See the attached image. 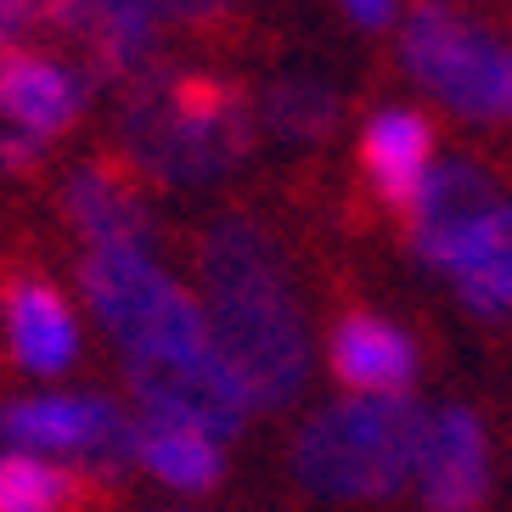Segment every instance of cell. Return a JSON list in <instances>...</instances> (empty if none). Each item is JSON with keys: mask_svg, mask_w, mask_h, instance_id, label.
<instances>
[{"mask_svg": "<svg viewBox=\"0 0 512 512\" xmlns=\"http://www.w3.org/2000/svg\"><path fill=\"white\" fill-rule=\"evenodd\" d=\"M34 17H40V6H29V0H0V51H12V40Z\"/></svg>", "mask_w": 512, "mask_h": 512, "instance_id": "cell-21", "label": "cell"}, {"mask_svg": "<svg viewBox=\"0 0 512 512\" xmlns=\"http://www.w3.org/2000/svg\"><path fill=\"white\" fill-rule=\"evenodd\" d=\"M428 158H434V130L422 113L411 107H383L361 136V164L372 192L389 203V209L411 214L422 197V181H428Z\"/></svg>", "mask_w": 512, "mask_h": 512, "instance_id": "cell-13", "label": "cell"}, {"mask_svg": "<svg viewBox=\"0 0 512 512\" xmlns=\"http://www.w3.org/2000/svg\"><path fill=\"white\" fill-rule=\"evenodd\" d=\"M327 361L332 377L355 394H372V400H389V394H406L417 383V344L394 321L372 316V310H349L327 338Z\"/></svg>", "mask_w": 512, "mask_h": 512, "instance_id": "cell-12", "label": "cell"}, {"mask_svg": "<svg viewBox=\"0 0 512 512\" xmlns=\"http://www.w3.org/2000/svg\"><path fill=\"white\" fill-rule=\"evenodd\" d=\"M62 209H68L74 231L85 237V248H102V242H152L147 209H141V186L119 164H85L79 175H68Z\"/></svg>", "mask_w": 512, "mask_h": 512, "instance_id": "cell-14", "label": "cell"}, {"mask_svg": "<svg viewBox=\"0 0 512 512\" xmlns=\"http://www.w3.org/2000/svg\"><path fill=\"white\" fill-rule=\"evenodd\" d=\"M0 316H6V349L12 361L34 377H57L79 355V321L46 276H12L0 293Z\"/></svg>", "mask_w": 512, "mask_h": 512, "instance_id": "cell-11", "label": "cell"}, {"mask_svg": "<svg viewBox=\"0 0 512 512\" xmlns=\"http://www.w3.org/2000/svg\"><path fill=\"white\" fill-rule=\"evenodd\" d=\"M130 141L141 169L164 181H214L248 152V102L231 79L214 74L141 79Z\"/></svg>", "mask_w": 512, "mask_h": 512, "instance_id": "cell-4", "label": "cell"}, {"mask_svg": "<svg viewBox=\"0 0 512 512\" xmlns=\"http://www.w3.org/2000/svg\"><path fill=\"white\" fill-rule=\"evenodd\" d=\"M428 417L411 394H349L338 406L316 411L293 445V473L316 496L338 501H383L417 473V451Z\"/></svg>", "mask_w": 512, "mask_h": 512, "instance_id": "cell-3", "label": "cell"}, {"mask_svg": "<svg viewBox=\"0 0 512 512\" xmlns=\"http://www.w3.org/2000/svg\"><path fill=\"white\" fill-rule=\"evenodd\" d=\"M400 57H406L411 79L428 85L451 113L479 119V124L507 119V102H501V91H507V51L484 29H473L467 17L445 12V6L411 12Z\"/></svg>", "mask_w": 512, "mask_h": 512, "instance_id": "cell-5", "label": "cell"}, {"mask_svg": "<svg viewBox=\"0 0 512 512\" xmlns=\"http://www.w3.org/2000/svg\"><path fill=\"white\" fill-rule=\"evenodd\" d=\"M456 293L473 316H507L512 310V203L501 197L479 226L467 231L445 259Z\"/></svg>", "mask_w": 512, "mask_h": 512, "instance_id": "cell-15", "label": "cell"}, {"mask_svg": "<svg viewBox=\"0 0 512 512\" xmlns=\"http://www.w3.org/2000/svg\"><path fill=\"white\" fill-rule=\"evenodd\" d=\"M85 496V479L46 456L6 451L0 456V512H74Z\"/></svg>", "mask_w": 512, "mask_h": 512, "instance_id": "cell-17", "label": "cell"}, {"mask_svg": "<svg viewBox=\"0 0 512 512\" xmlns=\"http://www.w3.org/2000/svg\"><path fill=\"white\" fill-rule=\"evenodd\" d=\"M501 102H507V119H512V51H507V91H501Z\"/></svg>", "mask_w": 512, "mask_h": 512, "instance_id": "cell-23", "label": "cell"}, {"mask_svg": "<svg viewBox=\"0 0 512 512\" xmlns=\"http://www.w3.org/2000/svg\"><path fill=\"white\" fill-rule=\"evenodd\" d=\"M34 169H40V141L6 130L0 136V175H34Z\"/></svg>", "mask_w": 512, "mask_h": 512, "instance_id": "cell-20", "label": "cell"}, {"mask_svg": "<svg viewBox=\"0 0 512 512\" xmlns=\"http://www.w3.org/2000/svg\"><path fill=\"white\" fill-rule=\"evenodd\" d=\"M79 287L130 366H175L209 355V310L158 265L152 242H102L79 259Z\"/></svg>", "mask_w": 512, "mask_h": 512, "instance_id": "cell-2", "label": "cell"}, {"mask_svg": "<svg viewBox=\"0 0 512 512\" xmlns=\"http://www.w3.org/2000/svg\"><path fill=\"white\" fill-rule=\"evenodd\" d=\"M0 439L23 456H91L119 467L136 456V422L102 394H40L0 406Z\"/></svg>", "mask_w": 512, "mask_h": 512, "instance_id": "cell-6", "label": "cell"}, {"mask_svg": "<svg viewBox=\"0 0 512 512\" xmlns=\"http://www.w3.org/2000/svg\"><path fill=\"white\" fill-rule=\"evenodd\" d=\"M496 203H501V197H496V186H490V175H484L479 164L451 158V164L428 169L417 209H411V254H417L422 265L445 271L451 248L479 226Z\"/></svg>", "mask_w": 512, "mask_h": 512, "instance_id": "cell-10", "label": "cell"}, {"mask_svg": "<svg viewBox=\"0 0 512 512\" xmlns=\"http://www.w3.org/2000/svg\"><path fill=\"white\" fill-rule=\"evenodd\" d=\"M349 23H361V29H383V23H394V6H389V0H355V6H349Z\"/></svg>", "mask_w": 512, "mask_h": 512, "instance_id": "cell-22", "label": "cell"}, {"mask_svg": "<svg viewBox=\"0 0 512 512\" xmlns=\"http://www.w3.org/2000/svg\"><path fill=\"white\" fill-rule=\"evenodd\" d=\"M417 490L434 512H473L490 496V439L473 411L445 406L428 417L417 451Z\"/></svg>", "mask_w": 512, "mask_h": 512, "instance_id": "cell-8", "label": "cell"}, {"mask_svg": "<svg viewBox=\"0 0 512 512\" xmlns=\"http://www.w3.org/2000/svg\"><path fill=\"white\" fill-rule=\"evenodd\" d=\"M85 113V79L68 62H51L40 51H0V119L6 130L29 141H51L74 130Z\"/></svg>", "mask_w": 512, "mask_h": 512, "instance_id": "cell-9", "label": "cell"}, {"mask_svg": "<svg viewBox=\"0 0 512 512\" xmlns=\"http://www.w3.org/2000/svg\"><path fill=\"white\" fill-rule=\"evenodd\" d=\"M130 389H136L141 417L186 422L209 439H231L248 422V406H254L220 349L175 366H130Z\"/></svg>", "mask_w": 512, "mask_h": 512, "instance_id": "cell-7", "label": "cell"}, {"mask_svg": "<svg viewBox=\"0 0 512 512\" xmlns=\"http://www.w3.org/2000/svg\"><path fill=\"white\" fill-rule=\"evenodd\" d=\"M136 462L147 467L152 479L175 484V490H209L220 484V439L197 434L186 422L169 417H141L136 422Z\"/></svg>", "mask_w": 512, "mask_h": 512, "instance_id": "cell-16", "label": "cell"}, {"mask_svg": "<svg viewBox=\"0 0 512 512\" xmlns=\"http://www.w3.org/2000/svg\"><path fill=\"white\" fill-rule=\"evenodd\" d=\"M158 6H96L91 29H96V57L107 74L124 79H147L152 62V29H158Z\"/></svg>", "mask_w": 512, "mask_h": 512, "instance_id": "cell-18", "label": "cell"}, {"mask_svg": "<svg viewBox=\"0 0 512 512\" xmlns=\"http://www.w3.org/2000/svg\"><path fill=\"white\" fill-rule=\"evenodd\" d=\"M203 282H209V338L237 372L254 406H282L310 377V332L299 299L287 287L271 237L254 220H220L203 242Z\"/></svg>", "mask_w": 512, "mask_h": 512, "instance_id": "cell-1", "label": "cell"}, {"mask_svg": "<svg viewBox=\"0 0 512 512\" xmlns=\"http://www.w3.org/2000/svg\"><path fill=\"white\" fill-rule=\"evenodd\" d=\"M332 119H338V96L321 85V79H276L265 91V124L282 130V136H327Z\"/></svg>", "mask_w": 512, "mask_h": 512, "instance_id": "cell-19", "label": "cell"}]
</instances>
